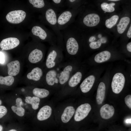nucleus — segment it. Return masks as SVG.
I'll return each mask as SVG.
<instances>
[{"instance_id":"obj_1","label":"nucleus","mask_w":131,"mask_h":131,"mask_svg":"<svg viewBox=\"0 0 131 131\" xmlns=\"http://www.w3.org/2000/svg\"><path fill=\"white\" fill-rule=\"evenodd\" d=\"M11 91L8 98V108L13 118L20 123L30 121L33 115L30 107L22 95Z\"/></svg>"},{"instance_id":"obj_2","label":"nucleus","mask_w":131,"mask_h":131,"mask_svg":"<svg viewBox=\"0 0 131 131\" xmlns=\"http://www.w3.org/2000/svg\"><path fill=\"white\" fill-rule=\"evenodd\" d=\"M61 31L66 57L68 60L74 59V57L78 54L79 49L77 27L73 23Z\"/></svg>"},{"instance_id":"obj_3","label":"nucleus","mask_w":131,"mask_h":131,"mask_svg":"<svg viewBox=\"0 0 131 131\" xmlns=\"http://www.w3.org/2000/svg\"><path fill=\"white\" fill-rule=\"evenodd\" d=\"M28 68L25 75L21 77L19 83H21L26 86L43 87V82L46 71L44 62Z\"/></svg>"},{"instance_id":"obj_4","label":"nucleus","mask_w":131,"mask_h":131,"mask_svg":"<svg viewBox=\"0 0 131 131\" xmlns=\"http://www.w3.org/2000/svg\"><path fill=\"white\" fill-rule=\"evenodd\" d=\"M46 9L45 14L46 23L51 28L52 31L56 36L57 39V45L61 47L64 51V45L62 35L58 28L57 22V16L58 12L51 3Z\"/></svg>"},{"instance_id":"obj_5","label":"nucleus","mask_w":131,"mask_h":131,"mask_svg":"<svg viewBox=\"0 0 131 131\" xmlns=\"http://www.w3.org/2000/svg\"><path fill=\"white\" fill-rule=\"evenodd\" d=\"M63 51V49L57 44L51 45L44 61L46 70L55 68L64 61Z\"/></svg>"},{"instance_id":"obj_6","label":"nucleus","mask_w":131,"mask_h":131,"mask_svg":"<svg viewBox=\"0 0 131 131\" xmlns=\"http://www.w3.org/2000/svg\"><path fill=\"white\" fill-rule=\"evenodd\" d=\"M76 65L74 60H68L61 65L58 78L59 87L63 88L72 74L76 71Z\"/></svg>"},{"instance_id":"obj_7","label":"nucleus","mask_w":131,"mask_h":131,"mask_svg":"<svg viewBox=\"0 0 131 131\" xmlns=\"http://www.w3.org/2000/svg\"><path fill=\"white\" fill-rule=\"evenodd\" d=\"M78 11L77 9L67 8L61 11L58 14L57 22L58 28L60 31L74 23Z\"/></svg>"},{"instance_id":"obj_8","label":"nucleus","mask_w":131,"mask_h":131,"mask_svg":"<svg viewBox=\"0 0 131 131\" xmlns=\"http://www.w3.org/2000/svg\"><path fill=\"white\" fill-rule=\"evenodd\" d=\"M45 54V49L44 46L40 44L32 50L27 57L23 59L28 67L43 62Z\"/></svg>"},{"instance_id":"obj_9","label":"nucleus","mask_w":131,"mask_h":131,"mask_svg":"<svg viewBox=\"0 0 131 131\" xmlns=\"http://www.w3.org/2000/svg\"><path fill=\"white\" fill-rule=\"evenodd\" d=\"M61 63L54 68L46 71L43 82V88L49 90V88L59 87L58 78Z\"/></svg>"},{"instance_id":"obj_10","label":"nucleus","mask_w":131,"mask_h":131,"mask_svg":"<svg viewBox=\"0 0 131 131\" xmlns=\"http://www.w3.org/2000/svg\"><path fill=\"white\" fill-rule=\"evenodd\" d=\"M23 59H11L6 64L7 75L20 78V77L22 70Z\"/></svg>"},{"instance_id":"obj_11","label":"nucleus","mask_w":131,"mask_h":131,"mask_svg":"<svg viewBox=\"0 0 131 131\" xmlns=\"http://www.w3.org/2000/svg\"><path fill=\"white\" fill-rule=\"evenodd\" d=\"M82 76V73L80 71H76L71 76L62 88L63 93H68L80 82Z\"/></svg>"},{"instance_id":"obj_12","label":"nucleus","mask_w":131,"mask_h":131,"mask_svg":"<svg viewBox=\"0 0 131 131\" xmlns=\"http://www.w3.org/2000/svg\"><path fill=\"white\" fill-rule=\"evenodd\" d=\"M25 94H29L41 99L46 98L50 93L49 90L44 88L25 86Z\"/></svg>"},{"instance_id":"obj_13","label":"nucleus","mask_w":131,"mask_h":131,"mask_svg":"<svg viewBox=\"0 0 131 131\" xmlns=\"http://www.w3.org/2000/svg\"><path fill=\"white\" fill-rule=\"evenodd\" d=\"M125 78L122 73L115 74L113 78L111 87L113 92L115 94L119 93L123 88L125 82Z\"/></svg>"},{"instance_id":"obj_14","label":"nucleus","mask_w":131,"mask_h":131,"mask_svg":"<svg viewBox=\"0 0 131 131\" xmlns=\"http://www.w3.org/2000/svg\"><path fill=\"white\" fill-rule=\"evenodd\" d=\"M26 16V13L24 11L18 10L11 11L6 16L7 20L14 24H19L24 20Z\"/></svg>"},{"instance_id":"obj_15","label":"nucleus","mask_w":131,"mask_h":131,"mask_svg":"<svg viewBox=\"0 0 131 131\" xmlns=\"http://www.w3.org/2000/svg\"><path fill=\"white\" fill-rule=\"evenodd\" d=\"M91 109L90 105L88 103L81 105L75 111L74 117V120L76 122L80 121L86 117Z\"/></svg>"},{"instance_id":"obj_16","label":"nucleus","mask_w":131,"mask_h":131,"mask_svg":"<svg viewBox=\"0 0 131 131\" xmlns=\"http://www.w3.org/2000/svg\"><path fill=\"white\" fill-rule=\"evenodd\" d=\"M22 95L25 102L30 107L33 116L34 111L37 110L39 108L41 99L29 94Z\"/></svg>"},{"instance_id":"obj_17","label":"nucleus","mask_w":131,"mask_h":131,"mask_svg":"<svg viewBox=\"0 0 131 131\" xmlns=\"http://www.w3.org/2000/svg\"><path fill=\"white\" fill-rule=\"evenodd\" d=\"M20 78L14 76L7 75L3 76L0 75V85L6 86L12 90L16 87L19 83Z\"/></svg>"},{"instance_id":"obj_18","label":"nucleus","mask_w":131,"mask_h":131,"mask_svg":"<svg viewBox=\"0 0 131 131\" xmlns=\"http://www.w3.org/2000/svg\"><path fill=\"white\" fill-rule=\"evenodd\" d=\"M51 107L48 105H44L39 110L35 116L36 120L42 122L48 120L50 116L52 113Z\"/></svg>"},{"instance_id":"obj_19","label":"nucleus","mask_w":131,"mask_h":131,"mask_svg":"<svg viewBox=\"0 0 131 131\" xmlns=\"http://www.w3.org/2000/svg\"><path fill=\"white\" fill-rule=\"evenodd\" d=\"M20 43L19 40L14 37H9L3 40L0 43V47L2 50L12 49L17 46Z\"/></svg>"},{"instance_id":"obj_20","label":"nucleus","mask_w":131,"mask_h":131,"mask_svg":"<svg viewBox=\"0 0 131 131\" xmlns=\"http://www.w3.org/2000/svg\"><path fill=\"white\" fill-rule=\"evenodd\" d=\"M100 20L99 15L95 13L88 14L84 16L82 19V23L85 26L91 27L97 25Z\"/></svg>"},{"instance_id":"obj_21","label":"nucleus","mask_w":131,"mask_h":131,"mask_svg":"<svg viewBox=\"0 0 131 131\" xmlns=\"http://www.w3.org/2000/svg\"><path fill=\"white\" fill-rule=\"evenodd\" d=\"M95 80V76L90 75L85 78L81 83L80 87L83 93L88 92L92 88Z\"/></svg>"},{"instance_id":"obj_22","label":"nucleus","mask_w":131,"mask_h":131,"mask_svg":"<svg viewBox=\"0 0 131 131\" xmlns=\"http://www.w3.org/2000/svg\"><path fill=\"white\" fill-rule=\"evenodd\" d=\"M115 109L112 106L108 104H105L101 108L100 113L101 117L105 119H108L111 118L113 115Z\"/></svg>"},{"instance_id":"obj_23","label":"nucleus","mask_w":131,"mask_h":131,"mask_svg":"<svg viewBox=\"0 0 131 131\" xmlns=\"http://www.w3.org/2000/svg\"><path fill=\"white\" fill-rule=\"evenodd\" d=\"M75 111V108L73 106H69L66 107L61 116L62 121L64 123L68 122L74 114Z\"/></svg>"},{"instance_id":"obj_24","label":"nucleus","mask_w":131,"mask_h":131,"mask_svg":"<svg viewBox=\"0 0 131 131\" xmlns=\"http://www.w3.org/2000/svg\"><path fill=\"white\" fill-rule=\"evenodd\" d=\"M105 84L103 82H100L98 86L96 96V100L98 104L102 103L105 97Z\"/></svg>"},{"instance_id":"obj_25","label":"nucleus","mask_w":131,"mask_h":131,"mask_svg":"<svg viewBox=\"0 0 131 131\" xmlns=\"http://www.w3.org/2000/svg\"><path fill=\"white\" fill-rule=\"evenodd\" d=\"M111 56L110 53L107 51H104L97 54L94 57L95 61L98 63H101L109 60Z\"/></svg>"},{"instance_id":"obj_26","label":"nucleus","mask_w":131,"mask_h":131,"mask_svg":"<svg viewBox=\"0 0 131 131\" xmlns=\"http://www.w3.org/2000/svg\"><path fill=\"white\" fill-rule=\"evenodd\" d=\"M130 21V19L128 17H123L120 19L118 24L117 25L118 32L122 33L125 31Z\"/></svg>"},{"instance_id":"obj_27","label":"nucleus","mask_w":131,"mask_h":131,"mask_svg":"<svg viewBox=\"0 0 131 131\" xmlns=\"http://www.w3.org/2000/svg\"><path fill=\"white\" fill-rule=\"evenodd\" d=\"M30 3L33 7L38 9H42L45 7H47L50 4V3H46L43 0H29Z\"/></svg>"},{"instance_id":"obj_28","label":"nucleus","mask_w":131,"mask_h":131,"mask_svg":"<svg viewBox=\"0 0 131 131\" xmlns=\"http://www.w3.org/2000/svg\"><path fill=\"white\" fill-rule=\"evenodd\" d=\"M65 0H51L52 5L59 12L61 9L66 7Z\"/></svg>"},{"instance_id":"obj_29","label":"nucleus","mask_w":131,"mask_h":131,"mask_svg":"<svg viewBox=\"0 0 131 131\" xmlns=\"http://www.w3.org/2000/svg\"><path fill=\"white\" fill-rule=\"evenodd\" d=\"M119 18L118 16L114 15L110 18L107 19L105 21V25L108 28H110L116 24Z\"/></svg>"},{"instance_id":"obj_30","label":"nucleus","mask_w":131,"mask_h":131,"mask_svg":"<svg viewBox=\"0 0 131 131\" xmlns=\"http://www.w3.org/2000/svg\"><path fill=\"white\" fill-rule=\"evenodd\" d=\"M115 4L114 3H107L104 2L101 5L102 9L105 12H113L115 10V8L113 7Z\"/></svg>"},{"instance_id":"obj_31","label":"nucleus","mask_w":131,"mask_h":131,"mask_svg":"<svg viewBox=\"0 0 131 131\" xmlns=\"http://www.w3.org/2000/svg\"><path fill=\"white\" fill-rule=\"evenodd\" d=\"M8 113H11L8 108L3 105L0 106V119L7 115Z\"/></svg>"},{"instance_id":"obj_32","label":"nucleus","mask_w":131,"mask_h":131,"mask_svg":"<svg viewBox=\"0 0 131 131\" xmlns=\"http://www.w3.org/2000/svg\"><path fill=\"white\" fill-rule=\"evenodd\" d=\"M101 43L99 40L97 41H93L89 44L90 48L92 49H96L99 48L101 46Z\"/></svg>"},{"instance_id":"obj_33","label":"nucleus","mask_w":131,"mask_h":131,"mask_svg":"<svg viewBox=\"0 0 131 131\" xmlns=\"http://www.w3.org/2000/svg\"><path fill=\"white\" fill-rule=\"evenodd\" d=\"M6 58L4 54L2 52L0 51V64L2 65L6 64V63H7L8 62L7 61L8 60L6 59Z\"/></svg>"},{"instance_id":"obj_34","label":"nucleus","mask_w":131,"mask_h":131,"mask_svg":"<svg viewBox=\"0 0 131 131\" xmlns=\"http://www.w3.org/2000/svg\"><path fill=\"white\" fill-rule=\"evenodd\" d=\"M125 103L127 106L130 109L131 108V95H129L124 98Z\"/></svg>"},{"instance_id":"obj_35","label":"nucleus","mask_w":131,"mask_h":131,"mask_svg":"<svg viewBox=\"0 0 131 131\" xmlns=\"http://www.w3.org/2000/svg\"><path fill=\"white\" fill-rule=\"evenodd\" d=\"M127 36L129 38L131 37V25L128 29L127 32Z\"/></svg>"},{"instance_id":"obj_36","label":"nucleus","mask_w":131,"mask_h":131,"mask_svg":"<svg viewBox=\"0 0 131 131\" xmlns=\"http://www.w3.org/2000/svg\"><path fill=\"white\" fill-rule=\"evenodd\" d=\"M127 50L129 52H131V42L129 43L127 45Z\"/></svg>"},{"instance_id":"obj_37","label":"nucleus","mask_w":131,"mask_h":131,"mask_svg":"<svg viewBox=\"0 0 131 131\" xmlns=\"http://www.w3.org/2000/svg\"><path fill=\"white\" fill-rule=\"evenodd\" d=\"M96 39L95 37L94 36H91L90 37L89 40V42H93Z\"/></svg>"},{"instance_id":"obj_38","label":"nucleus","mask_w":131,"mask_h":131,"mask_svg":"<svg viewBox=\"0 0 131 131\" xmlns=\"http://www.w3.org/2000/svg\"><path fill=\"white\" fill-rule=\"evenodd\" d=\"M99 41H100L101 43H105L106 41V39L104 38H100L99 40Z\"/></svg>"},{"instance_id":"obj_39","label":"nucleus","mask_w":131,"mask_h":131,"mask_svg":"<svg viewBox=\"0 0 131 131\" xmlns=\"http://www.w3.org/2000/svg\"><path fill=\"white\" fill-rule=\"evenodd\" d=\"M125 122L127 123H131V119H127L125 120Z\"/></svg>"},{"instance_id":"obj_40","label":"nucleus","mask_w":131,"mask_h":131,"mask_svg":"<svg viewBox=\"0 0 131 131\" xmlns=\"http://www.w3.org/2000/svg\"><path fill=\"white\" fill-rule=\"evenodd\" d=\"M7 131H18L17 130L15 129H12L8 130Z\"/></svg>"},{"instance_id":"obj_41","label":"nucleus","mask_w":131,"mask_h":131,"mask_svg":"<svg viewBox=\"0 0 131 131\" xmlns=\"http://www.w3.org/2000/svg\"><path fill=\"white\" fill-rule=\"evenodd\" d=\"M3 128L2 126L0 124V131H3Z\"/></svg>"},{"instance_id":"obj_42","label":"nucleus","mask_w":131,"mask_h":131,"mask_svg":"<svg viewBox=\"0 0 131 131\" xmlns=\"http://www.w3.org/2000/svg\"><path fill=\"white\" fill-rule=\"evenodd\" d=\"M109 1H118L119 0H108Z\"/></svg>"},{"instance_id":"obj_43","label":"nucleus","mask_w":131,"mask_h":131,"mask_svg":"<svg viewBox=\"0 0 131 131\" xmlns=\"http://www.w3.org/2000/svg\"><path fill=\"white\" fill-rule=\"evenodd\" d=\"M2 103V100L0 99V106L1 105Z\"/></svg>"},{"instance_id":"obj_44","label":"nucleus","mask_w":131,"mask_h":131,"mask_svg":"<svg viewBox=\"0 0 131 131\" xmlns=\"http://www.w3.org/2000/svg\"><path fill=\"white\" fill-rule=\"evenodd\" d=\"M98 37L99 38H100L101 37V34H99L98 35Z\"/></svg>"}]
</instances>
